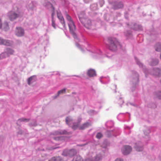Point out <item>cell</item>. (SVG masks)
<instances>
[{"mask_svg":"<svg viewBox=\"0 0 161 161\" xmlns=\"http://www.w3.org/2000/svg\"><path fill=\"white\" fill-rule=\"evenodd\" d=\"M139 80V74L136 71H132L131 76V84L132 90L135 91L137 87Z\"/></svg>","mask_w":161,"mask_h":161,"instance_id":"obj_1","label":"cell"},{"mask_svg":"<svg viewBox=\"0 0 161 161\" xmlns=\"http://www.w3.org/2000/svg\"><path fill=\"white\" fill-rule=\"evenodd\" d=\"M79 19L81 23L87 29H90L91 27V20L85 16L81 15L79 16Z\"/></svg>","mask_w":161,"mask_h":161,"instance_id":"obj_2","label":"cell"},{"mask_svg":"<svg viewBox=\"0 0 161 161\" xmlns=\"http://www.w3.org/2000/svg\"><path fill=\"white\" fill-rule=\"evenodd\" d=\"M77 150L74 149H66L64 150L62 153V155L65 156H68L70 157H72L76 155L77 154Z\"/></svg>","mask_w":161,"mask_h":161,"instance_id":"obj_3","label":"cell"},{"mask_svg":"<svg viewBox=\"0 0 161 161\" xmlns=\"http://www.w3.org/2000/svg\"><path fill=\"white\" fill-rule=\"evenodd\" d=\"M14 53V51L10 48H7L4 52H3L0 54V60L6 58L8 57L11 55L12 54Z\"/></svg>","mask_w":161,"mask_h":161,"instance_id":"obj_4","label":"cell"},{"mask_svg":"<svg viewBox=\"0 0 161 161\" xmlns=\"http://www.w3.org/2000/svg\"><path fill=\"white\" fill-rule=\"evenodd\" d=\"M161 72V69L158 68H154L149 70L150 74L156 77H160Z\"/></svg>","mask_w":161,"mask_h":161,"instance_id":"obj_5","label":"cell"},{"mask_svg":"<svg viewBox=\"0 0 161 161\" xmlns=\"http://www.w3.org/2000/svg\"><path fill=\"white\" fill-rule=\"evenodd\" d=\"M132 150L131 147L129 145H125L121 148V152L123 155H129Z\"/></svg>","mask_w":161,"mask_h":161,"instance_id":"obj_6","label":"cell"},{"mask_svg":"<svg viewBox=\"0 0 161 161\" xmlns=\"http://www.w3.org/2000/svg\"><path fill=\"white\" fill-rule=\"evenodd\" d=\"M108 40H109L108 46L110 49V50L113 52H116L117 50V46L115 42L112 38H110L108 39Z\"/></svg>","mask_w":161,"mask_h":161,"instance_id":"obj_7","label":"cell"},{"mask_svg":"<svg viewBox=\"0 0 161 161\" xmlns=\"http://www.w3.org/2000/svg\"><path fill=\"white\" fill-rule=\"evenodd\" d=\"M130 27L132 29H133L136 31H141L143 28L142 26L136 23H131L130 24Z\"/></svg>","mask_w":161,"mask_h":161,"instance_id":"obj_8","label":"cell"},{"mask_svg":"<svg viewBox=\"0 0 161 161\" xmlns=\"http://www.w3.org/2000/svg\"><path fill=\"white\" fill-rule=\"evenodd\" d=\"M124 7V4L122 2L120 1H115L113 4V8L114 10H119L123 8Z\"/></svg>","mask_w":161,"mask_h":161,"instance_id":"obj_9","label":"cell"},{"mask_svg":"<svg viewBox=\"0 0 161 161\" xmlns=\"http://www.w3.org/2000/svg\"><path fill=\"white\" fill-rule=\"evenodd\" d=\"M25 33L24 30L21 27H17L15 30V34L18 37H21L24 36Z\"/></svg>","mask_w":161,"mask_h":161,"instance_id":"obj_10","label":"cell"},{"mask_svg":"<svg viewBox=\"0 0 161 161\" xmlns=\"http://www.w3.org/2000/svg\"><path fill=\"white\" fill-rule=\"evenodd\" d=\"M0 44L4 45L6 46H12L13 44V42L11 41L0 38Z\"/></svg>","mask_w":161,"mask_h":161,"instance_id":"obj_11","label":"cell"},{"mask_svg":"<svg viewBox=\"0 0 161 161\" xmlns=\"http://www.w3.org/2000/svg\"><path fill=\"white\" fill-rule=\"evenodd\" d=\"M159 63V60L158 59L153 58L152 59L150 62H149V65L152 67H154L156 65H157Z\"/></svg>","mask_w":161,"mask_h":161,"instance_id":"obj_12","label":"cell"},{"mask_svg":"<svg viewBox=\"0 0 161 161\" xmlns=\"http://www.w3.org/2000/svg\"><path fill=\"white\" fill-rule=\"evenodd\" d=\"M18 17V14L14 12H11L9 13V18L12 21L15 20Z\"/></svg>","mask_w":161,"mask_h":161,"instance_id":"obj_13","label":"cell"},{"mask_svg":"<svg viewBox=\"0 0 161 161\" xmlns=\"http://www.w3.org/2000/svg\"><path fill=\"white\" fill-rule=\"evenodd\" d=\"M57 17L60 20V22L61 23V24L63 25V26L65 27V21H64V18H63L62 15L61 14V13L60 12L58 11L57 12Z\"/></svg>","mask_w":161,"mask_h":161,"instance_id":"obj_14","label":"cell"},{"mask_svg":"<svg viewBox=\"0 0 161 161\" xmlns=\"http://www.w3.org/2000/svg\"><path fill=\"white\" fill-rule=\"evenodd\" d=\"M87 74H88V77H89L90 78H92V77H94L96 75V72L95 70L91 69H90L88 71Z\"/></svg>","mask_w":161,"mask_h":161,"instance_id":"obj_15","label":"cell"},{"mask_svg":"<svg viewBox=\"0 0 161 161\" xmlns=\"http://www.w3.org/2000/svg\"><path fill=\"white\" fill-rule=\"evenodd\" d=\"M66 17H67V19H68V21H69V22H70V23H71V25L70 26H71L72 27V28H73V29H74V30H75V29H76V27H75V24H74V22H73V20H72V18L68 14H67V15H66Z\"/></svg>","mask_w":161,"mask_h":161,"instance_id":"obj_16","label":"cell"},{"mask_svg":"<svg viewBox=\"0 0 161 161\" xmlns=\"http://www.w3.org/2000/svg\"><path fill=\"white\" fill-rule=\"evenodd\" d=\"M36 77L35 76H33L29 78L28 80V84L29 85L32 84L34 82H35V80H36Z\"/></svg>","mask_w":161,"mask_h":161,"instance_id":"obj_17","label":"cell"},{"mask_svg":"<svg viewBox=\"0 0 161 161\" xmlns=\"http://www.w3.org/2000/svg\"><path fill=\"white\" fill-rule=\"evenodd\" d=\"M155 48L156 51L160 53L161 52V44L160 42H158L157 44L155 45Z\"/></svg>","mask_w":161,"mask_h":161,"instance_id":"obj_18","label":"cell"},{"mask_svg":"<svg viewBox=\"0 0 161 161\" xmlns=\"http://www.w3.org/2000/svg\"><path fill=\"white\" fill-rule=\"evenodd\" d=\"M70 137H56L54 138V139L57 141H64L68 138H69Z\"/></svg>","mask_w":161,"mask_h":161,"instance_id":"obj_19","label":"cell"},{"mask_svg":"<svg viewBox=\"0 0 161 161\" xmlns=\"http://www.w3.org/2000/svg\"><path fill=\"white\" fill-rule=\"evenodd\" d=\"M90 125V122H86V123H85L84 124H83L81 126V127H80V130H85V129H87V128H88V127H89Z\"/></svg>","mask_w":161,"mask_h":161,"instance_id":"obj_20","label":"cell"},{"mask_svg":"<svg viewBox=\"0 0 161 161\" xmlns=\"http://www.w3.org/2000/svg\"><path fill=\"white\" fill-rule=\"evenodd\" d=\"M49 161H62V158L60 156H54L51 158Z\"/></svg>","mask_w":161,"mask_h":161,"instance_id":"obj_21","label":"cell"},{"mask_svg":"<svg viewBox=\"0 0 161 161\" xmlns=\"http://www.w3.org/2000/svg\"><path fill=\"white\" fill-rule=\"evenodd\" d=\"M3 29L5 31H8L9 29V24L7 22H5L3 24Z\"/></svg>","mask_w":161,"mask_h":161,"instance_id":"obj_22","label":"cell"},{"mask_svg":"<svg viewBox=\"0 0 161 161\" xmlns=\"http://www.w3.org/2000/svg\"><path fill=\"white\" fill-rule=\"evenodd\" d=\"M72 161H83V158H82V157L79 155H77L76 156H75L74 159H73Z\"/></svg>","mask_w":161,"mask_h":161,"instance_id":"obj_23","label":"cell"},{"mask_svg":"<svg viewBox=\"0 0 161 161\" xmlns=\"http://www.w3.org/2000/svg\"><path fill=\"white\" fill-rule=\"evenodd\" d=\"M70 134V133L66 131H58L55 132L54 135H65V134Z\"/></svg>","mask_w":161,"mask_h":161,"instance_id":"obj_24","label":"cell"},{"mask_svg":"<svg viewBox=\"0 0 161 161\" xmlns=\"http://www.w3.org/2000/svg\"><path fill=\"white\" fill-rule=\"evenodd\" d=\"M102 159V155L99 154L98 155H96L94 159V161H100Z\"/></svg>","mask_w":161,"mask_h":161,"instance_id":"obj_25","label":"cell"},{"mask_svg":"<svg viewBox=\"0 0 161 161\" xmlns=\"http://www.w3.org/2000/svg\"><path fill=\"white\" fill-rule=\"evenodd\" d=\"M102 134L101 133V132H99L96 135V137L98 138V139H100L102 137Z\"/></svg>","mask_w":161,"mask_h":161,"instance_id":"obj_26","label":"cell"},{"mask_svg":"<svg viewBox=\"0 0 161 161\" xmlns=\"http://www.w3.org/2000/svg\"><path fill=\"white\" fill-rule=\"evenodd\" d=\"M72 120V119L71 117H68L66 118V123L69 125L70 122H71V121Z\"/></svg>","mask_w":161,"mask_h":161,"instance_id":"obj_27","label":"cell"},{"mask_svg":"<svg viewBox=\"0 0 161 161\" xmlns=\"http://www.w3.org/2000/svg\"><path fill=\"white\" fill-rule=\"evenodd\" d=\"M114 161H123V160L122 158H117Z\"/></svg>","mask_w":161,"mask_h":161,"instance_id":"obj_28","label":"cell"},{"mask_svg":"<svg viewBox=\"0 0 161 161\" xmlns=\"http://www.w3.org/2000/svg\"><path fill=\"white\" fill-rule=\"evenodd\" d=\"M2 22H1V20L0 18V29L2 28Z\"/></svg>","mask_w":161,"mask_h":161,"instance_id":"obj_29","label":"cell"}]
</instances>
